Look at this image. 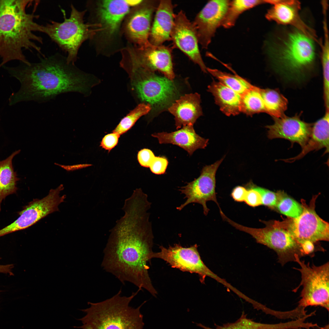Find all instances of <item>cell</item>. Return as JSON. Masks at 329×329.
Wrapping results in <instances>:
<instances>
[{
    "label": "cell",
    "instance_id": "9",
    "mask_svg": "<svg viewBox=\"0 0 329 329\" xmlns=\"http://www.w3.org/2000/svg\"><path fill=\"white\" fill-rule=\"evenodd\" d=\"M297 255L295 262L300 266L294 268L301 274V280L299 286L294 290L297 291L302 286L300 299L298 306L306 308L309 306H320L329 309V263L328 262L320 266H310L302 260Z\"/></svg>",
    "mask_w": 329,
    "mask_h": 329
},
{
    "label": "cell",
    "instance_id": "40",
    "mask_svg": "<svg viewBox=\"0 0 329 329\" xmlns=\"http://www.w3.org/2000/svg\"><path fill=\"white\" fill-rule=\"evenodd\" d=\"M55 164L60 167L68 172L73 171L92 165L91 164H79L71 165H62L56 163H55Z\"/></svg>",
    "mask_w": 329,
    "mask_h": 329
},
{
    "label": "cell",
    "instance_id": "6",
    "mask_svg": "<svg viewBox=\"0 0 329 329\" xmlns=\"http://www.w3.org/2000/svg\"><path fill=\"white\" fill-rule=\"evenodd\" d=\"M88 22L98 25L97 31L90 41L97 52L108 56L124 47L122 28L124 19L130 10L126 0L88 1Z\"/></svg>",
    "mask_w": 329,
    "mask_h": 329
},
{
    "label": "cell",
    "instance_id": "18",
    "mask_svg": "<svg viewBox=\"0 0 329 329\" xmlns=\"http://www.w3.org/2000/svg\"><path fill=\"white\" fill-rule=\"evenodd\" d=\"M273 124L267 125V136L269 139L283 138L292 143H296L302 148L308 141L312 125L306 123L297 115L289 117L284 115L280 118L273 117Z\"/></svg>",
    "mask_w": 329,
    "mask_h": 329
},
{
    "label": "cell",
    "instance_id": "38",
    "mask_svg": "<svg viewBox=\"0 0 329 329\" xmlns=\"http://www.w3.org/2000/svg\"><path fill=\"white\" fill-rule=\"evenodd\" d=\"M155 157L154 153L151 150L144 148L138 152L137 159L141 166L148 168Z\"/></svg>",
    "mask_w": 329,
    "mask_h": 329
},
{
    "label": "cell",
    "instance_id": "20",
    "mask_svg": "<svg viewBox=\"0 0 329 329\" xmlns=\"http://www.w3.org/2000/svg\"><path fill=\"white\" fill-rule=\"evenodd\" d=\"M173 5L170 0L160 1L155 11L149 37L150 43L160 46L171 41V34L174 23Z\"/></svg>",
    "mask_w": 329,
    "mask_h": 329
},
{
    "label": "cell",
    "instance_id": "8",
    "mask_svg": "<svg viewBox=\"0 0 329 329\" xmlns=\"http://www.w3.org/2000/svg\"><path fill=\"white\" fill-rule=\"evenodd\" d=\"M223 220L236 229L251 235L258 243L273 250L277 253L278 261L282 266L295 262V256L300 258L305 256L301 245L286 230L273 225L271 221H260L266 225L263 228L248 227L239 224L226 216Z\"/></svg>",
    "mask_w": 329,
    "mask_h": 329
},
{
    "label": "cell",
    "instance_id": "28",
    "mask_svg": "<svg viewBox=\"0 0 329 329\" xmlns=\"http://www.w3.org/2000/svg\"><path fill=\"white\" fill-rule=\"evenodd\" d=\"M268 4V0H235L231 1L221 26L229 29L235 25L241 14L258 5Z\"/></svg>",
    "mask_w": 329,
    "mask_h": 329
},
{
    "label": "cell",
    "instance_id": "16",
    "mask_svg": "<svg viewBox=\"0 0 329 329\" xmlns=\"http://www.w3.org/2000/svg\"><path fill=\"white\" fill-rule=\"evenodd\" d=\"M230 2L228 0L210 1L195 17L193 23L202 48L207 49L216 30L221 25Z\"/></svg>",
    "mask_w": 329,
    "mask_h": 329
},
{
    "label": "cell",
    "instance_id": "19",
    "mask_svg": "<svg viewBox=\"0 0 329 329\" xmlns=\"http://www.w3.org/2000/svg\"><path fill=\"white\" fill-rule=\"evenodd\" d=\"M133 47L143 67L154 72L157 71L168 79L173 80L175 75L172 60V47L163 45L154 46L151 44L141 48Z\"/></svg>",
    "mask_w": 329,
    "mask_h": 329
},
{
    "label": "cell",
    "instance_id": "41",
    "mask_svg": "<svg viewBox=\"0 0 329 329\" xmlns=\"http://www.w3.org/2000/svg\"><path fill=\"white\" fill-rule=\"evenodd\" d=\"M128 4L130 6L135 7L140 4L143 0H126Z\"/></svg>",
    "mask_w": 329,
    "mask_h": 329
},
{
    "label": "cell",
    "instance_id": "31",
    "mask_svg": "<svg viewBox=\"0 0 329 329\" xmlns=\"http://www.w3.org/2000/svg\"><path fill=\"white\" fill-rule=\"evenodd\" d=\"M152 107L149 104L144 103L139 104L122 119L113 131L120 136L126 132L142 116L148 113Z\"/></svg>",
    "mask_w": 329,
    "mask_h": 329
},
{
    "label": "cell",
    "instance_id": "22",
    "mask_svg": "<svg viewBox=\"0 0 329 329\" xmlns=\"http://www.w3.org/2000/svg\"><path fill=\"white\" fill-rule=\"evenodd\" d=\"M152 136L157 138L160 143L176 145L185 150L190 156L196 150L205 148L208 142V139L196 133L192 125L183 126L174 132L156 133Z\"/></svg>",
    "mask_w": 329,
    "mask_h": 329
},
{
    "label": "cell",
    "instance_id": "2",
    "mask_svg": "<svg viewBox=\"0 0 329 329\" xmlns=\"http://www.w3.org/2000/svg\"><path fill=\"white\" fill-rule=\"evenodd\" d=\"M21 63L16 67L2 66L21 84L18 91L10 96V106L23 101L46 102L68 93L86 96L92 85L90 75L75 64L68 63L66 56L59 53L43 56L39 62L29 65Z\"/></svg>",
    "mask_w": 329,
    "mask_h": 329
},
{
    "label": "cell",
    "instance_id": "23",
    "mask_svg": "<svg viewBox=\"0 0 329 329\" xmlns=\"http://www.w3.org/2000/svg\"><path fill=\"white\" fill-rule=\"evenodd\" d=\"M207 90L214 96L215 103L227 116L235 115L241 111L242 96L219 81L213 80Z\"/></svg>",
    "mask_w": 329,
    "mask_h": 329
},
{
    "label": "cell",
    "instance_id": "7",
    "mask_svg": "<svg viewBox=\"0 0 329 329\" xmlns=\"http://www.w3.org/2000/svg\"><path fill=\"white\" fill-rule=\"evenodd\" d=\"M70 8V14L68 18L62 10L63 22L50 20L45 25H40L39 32L47 35L67 54L68 63L75 64L81 45L86 41L92 38L97 28L95 24L85 22L86 9L79 11L73 4Z\"/></svg>",
    "mask_w": 329,
    "mask_h": 329
},
{
    "label": "cell",
    "instance_id": "29",
    "mask_svg": "<svg viewBox=\"0 0 329 329\" xmlns=\"http://www.w3.org/2000/svg\"><path fill=\"white\" fill-rule=\"evenodd\" d=\"M241 111L250 116L260 113H266L260 88L253 85L242 95Z\"/></svg>",
    "mask_w": 329,
    "mask_h": 329
},
{
    "label": "cell",
    "instance_id": "42",
    "mask_svg": "<svg viewBox=\"0 0 329 329\" xmlns=\"http://www.w3.org/2000/svg\"><path fill=\"white\" fill-rule=\"evenodd\" d=\"M319 328V329H329V324H326L323 327H320Z\"/></svg>",
    "mask_w": 329,
    "mask_h": 329
},
{
    "label": "cell",
    "instance_id": "37",
    "mask_svg": "<svg viewBox=\"0 0 329 329\" xmlns=\"http://www.w3.org/2000/svg\"><path fill=\"white\" fill-rule=\"evenodd\" d=\"M120 136L119 135L115 132L108 134L103 138L100 146L109 152L117 145Z\"/></svg>",
    "mask_w": 329,
    "mask_h": 329
},
{
    "label": "cell",
    "instance_id": "39",
    "mask_svg": "<svg viewBox=\"0 0 329 329\" xmlns=\"http://www.w3.org/2000/svg\"><path fill=\"white\" fill-rule=\"evenodd\" d=\"M247 192L246 188L241 186H238L232 190L231 196L234 200L237 202L244 201Z\"/></svg>",
    "mask_w": 329,
    "mask_h": 329
},
{
    "label": "cell",
    "instance_id": "14",
    "mask_svg": "<svg viewBox=\"0 0 329 329\" xmlns=\"http://www.w3.org/2000/svg\"><path fill=\"white\" fill-rule=\"evenodd\" d=\"M223 159L222 158L213 164L204 166L198 177L181 187L179 190L185 195L184 198L186 200L177 207V210L180 211L190 203H196L202 206L204 214L206 215L209 210L206 203L209 201L214 202L221 209L215 192V175Z\"/></svg>",
    "mask_w": 329,
    "mask_h": 329
},
{
    "label": "cell",
    "instance_id": "24",
    "mask_svg": "<svg viewBox=\"0 0 329 329\" xmlns=\"http://www.w3.org/2000/svg\"><path fill=\"white\" fill-rule=\"evenodd\" d=\"M329 111H326L324 116L316 122L312 127L310 136L301 152L297 156L285 160L292 162L302 158L308 152L324 148L325 152L329 151Z\"/></svg>",
    "mask_w": 329,
    "mask_h": 329
},
{
    "label": "cell",
    "instance_id": "30",
    "mask_svg": "<svg viewBox=\"0 0 329 329\" xmlns=\"http://www.w3.org/2000/svg\"><path fill=\"white\" fill-rule=\"evenodd\" d=\"M207 71L219 82L241 96L253 86L246 79L237 75L208 68H207Z\"/></svg>",
    "mask_w": 329,
    "mask_h": 329
},
{
    "label": "cell",
    "instance_id": "5",
    "mask_svg": "<svg viewBox=\"0 0 329 329\" xmlns=\"http://www.w3.org/2000/svg\"><path fill=\"white\" fill-rule=\"evenodd\" d=\"M140 291L129 296H122L121 290L111 297L97 302H88L89 307L81 310L85 313L78 319L83 325L80 329H143V315L140 309L144 302L137 308L130 303Z\"/></svg>",
    "mask_w": 329,
    "mask_h": 329
},
{
    "label": "cell",
    "instance_id": "34",
    "mask_svg": "<svg viewBox=\"0 0 329 329\" xmlns=\"http://www.w3.org/2000/svg\"><path fill=\"white\" fill-rule=\"evenodd\" d=\"M246 186L253 188L259 192L262 197V205L271 208L275 207L279 198L280 191L275 193L257 186L251 182H249Z\"/></svg>",
    "mask_w": 329,
    "mask_h": 329
},
{
    "label": "cell",
    "instance_id": "26",
    "mask_svg": "<svg viewBox=\"0 0 329 329\" xmlns=\"http://www.w3.org/2000/svg\"><path fill=\"white\" fill-rule=\"evenodd\" d=\"M244 311L235 321L221 325H215L214 328L206 326L201 323L196 325L201 329H290L291 324L288 322L276 324H266L254 321L248 318Z\"/></svg>",
    "mask_w": 329,
    "mask_h": 329
},
{
    "label": "cell",
    "instance_id": "27",
    "mask_svg": "<svg viewBox=\"0 0 329 329\" xmlns=\"http://www.w3.org/2000/svg\"><path fill=\"white\" fill-rule=\"evenodd\" d=\"M264 101L266 113L273 117L280 118L284 115L288 101L278 90L260 88Z\"/></svg>",
    "mask_w": 329,
    "mask_h": 329
},
{
    "label": "cell",
    "instance_id": "32",
    "mask_svg": "<svg viewBox=\"0 0 329 329\" xmlns=\"http://www.w3.org/2000/svg\"><path fill=\"white\" fill-rule=\"evenodd\" d=\"M275 207L281 214L292 218L299 217L303 210L301 204L281 191Z\"/></svg>",
    "mask_w": 329,
    "mask_h": 329
},
{
    "label": "cell",
    "instance_id": "33",
    "mask_svg": "<svg viewBox=\"0 0 329 329\" xmlns=\"http://www.w3.org/2000/svg\"><path fill=\"white\" fill-rule=\"evenodd\" d=\"M323 14V25L324 33L323 41H320L321 48V59L322 68L329 66V43L328 31L327 24V11H322Z\"/></svg>",
    "mask_w": 329,
    "mask_h": 329
},
{
    "label": "cell",
    "instance_id": "36",
    "mask_svg": "<svg viewBox=\"0 0 329 329\" xmlns=\"http://www.w3.org/2000/svg\"><path fill=\"white\" fill-rule=\"evenodd\" d=\"M246 187L247 192L244 202L247 204L252 207L262 205V197L259 192L253 188Z\"/></svg>",
    "mask_w": 329,
    "mask_h": 329
},
{
    "label": "cell",
    "instance_id": "11",
    "mask_svg": "<svg viewBox=\"0 0 329 329\" xmlns=\"http://www.w3.org/2000/svg\"><path fill=\"white\" fill-rule=\"evenodd\" d=\"M130 67L142 76L136 82L135 86L142 100L159 110L169 108L175 101L178 90L173 81L157 75L154 72L137 62L132 63Z\"/></svg>",
    "mask_w": 329,
    "mask_h": 329
},
{
    "label": "cell",
    "instance_id": "15",
    "mask_svg": "<svg viewBox=\"0 0 329 329\" xmlns=\"http://www.w3.org/2000/svg\"><path fill=\"white\" fill-rule=\"evenodd\" d=\"M172 48L179 49L192 61L207 73V67L201 57L198 46L197 30L182 10L175 14L174 23L171 34Z\"/></svg>",
    "mask_w": 329,
    "mask_h": 329
},
{
    "label": "cell",
    "instance_id": "12",
    "mask_svg": "<svg viewBox=\"0 0 329 329\" xmlns=\"http://www.w3.org/2000/svg\"><path fill=\"white\" fill-rule=\"evenodd\" d=\"M159 2L143 0L130 9L125 17L122 26V35L134 47L141 48L151 44L149 37L151 22Z\"/></svg>",
    "mask_w": 329,
    "mask_h": 329
},
{
    "label": "cell",
    "instance_id": "25",
    "mask_svg": "<svg viewBox=\"0 0 329 329\" xmlns=\"http://www.w3.org/2000/svg\"><path fill=\"white\" fill-rule=\"evenodd\" d=\"M20 151V150H16L6 159L0 161V210L2 201L8 196L16 193L18 189L17 182L20 179L14 171L12 160Z\"/></svg>",
    "mask_w": 329,
    "mask_h": 329
},
{
    "label": "cell",
    "instance_id": "3",
    "mask_svg": "<svg viewBox=\"0 0 329 329\" xmlns=\"http://www.w3.org/2000/svg\"><path fill=\"white\" fill-rule=\"evenodd\" d=\"M34 0H0V68L7 63L18 60L27 65L30 64L23 50H34L43 55L36 42L43 43V39L34 32H39L40 24L35 19L37 6L31 13L27 9Z\"/></svg>",
    "mask_w": 329,
    "mask_h": 329
},
{
    "label": "cell",
    "instance_id": "13",
    "mask_svg": "<svg viewBox=\"0 0 329 329\" xmlns=\"http://www.w3.org/2000/svg\"><path fill=\"white\" fill-rule=\"evenodd\" d=\"M198 247L196 244L189 247H184L178 244L167 248L160 246V251L154 252L152 257L163 260L173 268L198 274L200 281L203 283L206 277L217 278L216 275L202 260Z\"/></svg>",
    "mask_w": 329,
    "mask_h": 329
},
{
    "label": "cell",
    "instance_id": "4",
    "mask_svg": "<svg viewBox=\"0 0 329 329\" xmlns=\"http://www.w3.org/2000/svg\"><path fill=\"white\" fill-rule=\"evenodd\" d=\"M275 37L265 43L271 64L289 79H297L315 61V41L292 27Z\"/></svg>",
    "mask_w": 329,
    "mask_h": 329
},
{
    "label": "cell",
    "instance_id": "10",
    "mask_svg": "<svg viewBox=\"0 0 329 329\" xmlns=\"http://www.w3.org/2000/svg\"><path fill=\"white\" fill-rule=\"evenodd\" d=\"M319 193L313 196L309 203L301 200L303 210L296 218L288 217L281 221H271L272 224L284 228L301 245L306 241L313 243L329 241V223L321 218L315 211V202Z\"/></svg>",
    "mask_w": 329,
    "mask_h": 329
},
{
    "label": "cell",
    "instance_id": "1",
    "mask_svg": "<svg viewBox=\"0 0 329 329\" xmlns=\"http://www.w3.org/2000/svg\"><path fill=\"white\" fill-rule=\"evenodd\" d=\"M151 203L141 196L126 199L124 214L110 230L101 264L103 269L122 283H132L140 291L144 288L156 297L148 265L154 252V235L150 221Z\"/></svg>",
    "mask_w": 329,
    "mask_h": 329
},
{
    "label": "cell",
    "instance_id": "35",
    "mask_svg": "<svg viewBox=\"0 0 329 329\" xmlns=\"http://www.w3.org/2000/svg\"><path fill=\"white\" fill-rule=\"evenodd\" d=\"M168 164V160L165 157L155 156L149 168L153 173L161 175L165 173Z\"/></svg>",
    "mask_w": 329,
    "mask_h": 329
},
{
    "label": "cell",
    "instance_id": "21",
    "mask_svg": "<svg viewBox=\"0 0 329 329\" xmlns=\"http://www.w3.org/2000/svg\"><path fill=\"white\" fill-rule=\"evenodd\" d=\"M200 101V95L198 93L186 94L175 100L168 108L175 117L176 129L182 126H193L203 114Z\"/></svg>",
    "mask_w": 329,
    "mask_h": 329
},
{
    "label": "cell",
    "instance_id": "17",
    "mask_svg": "<svg viewBox=\"0 0 329 329\" xmlns=\"http://www.w3.org/2000/svg\"><path fill=\"white\" fill-rule=\"evenodd\" d=\"M272 6L265 14L266 18L279 25H290L319 43L314 30L308 26L299 14L300 2L297 0H273Z\"/></svg>",
    "mask_w": 329,
    "mask_h": 329
}]
</instances>
